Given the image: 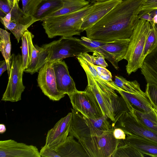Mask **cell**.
<instances>
[{"label":"cell","mask_w":157,"mask_h":157,"mask_svg":"<svg viewBox=\"0 0 157 157\" xmlns=\"http://www.w3.org/2000/svg\"><path fill=\"white\" fill-rule=\"evenodd\" d=\"M93 52L92 55H90L87 53L82 55L86 60L94 64L105 67L108 66V64L105 60V57L102 54L97 51Z\"/></svg>","instance_id":"d6a6232c"},{"label":"cell","mask_w":157,"mask_h":157,"mask_svg":"<svg viewBox=\"0 0 157 157\" xmlns=\"http://www.w3.org/2000/svg\"><path fill=\"white\" fill-rule=\"evenodd\" d=\"M122 0H109L93 3V10L85 17L81 27L82 32L94 25Z\"/></svg>","instance_id":"9a60e30c"},{"label":"cell","mask_w":157,"mask_h":157,"mask_svg":"<svg viewBox=\"0 0 157 157\" xmlns=\"http://www.w3.org/2000/svg\"><path fill=\"white\" fill-rule=\"evenodd\" d=\"M68 96L73 109L85 117L96 119L104 115L95 97L90 91L78 90Z\"/></svg>","instance_id":"9c48e42d"},{"label":"cell","mask_w":157,"mask_h":157,"mask_svg":"<svg viewBox=\"0 0 157 157\" xmlns=\"http://www.w3.org/2000/svg\"><path fill=\"white\" fill-rule=\"evenodd\" d=\"M144 0H122L85 30L86 37L105 42L129 38L140 19L138 9Z\"/></svg>","instance_id":"6da1fadb"},{"label":"cell","mask_w":157,"mask_h":157,"mask_svg":"<svg viewBox=\"0 0 157 157\" xmlns=\"http://www.w3.org/2000/svg\"><path fill=\"white\" fill-rule=\"evenodd\" d=\"M150 22L140 19L129 38L130 41L124 59L127 61L126 69L128 75L140 68L144 59L143 53L150 29Z\"/></svg>","instance_id":"277c9868"},{"label":"cell","mask_w":157,"mask_h":157,"mask_svg":"<svg viewBox=\"0 0 157 157\" xmlns=\"http://www.w3.org/2000/svg\"><path fill=\"white\" fill-rule=\"evenodd\" d=\"M72 117V113H69L60 119L48 131L46 138L45 145L54 149L65 140L69 134Z\"/></svg>","instance_id":"4fadbf2b"},{"label":"cell","mask_w":157,"mask_h":157,"mask_svg":"<svg viewBox=\"0 0 157 157\" xmlns=\"http://www.w3.org/2000/svg\"><path fill=\"white\" fill-rule=\"evenodd\" d=\"M37 81L42 92L50 100L59 101L65 96L58 90L53 62H47L40 69Z\"/></svg>","instance_id":"30bf717a"},{"label":"cell","mask_w":157,"mask_h":157,"mask_svg":"<svg viewBox=\"0 0 157 157\" xmlns=\"http://www.w3.org/2000/svg\"><path fill=\"white\" fill-rule=\"evenodd\" d=\"M90 4L89 1L86 0H63V5L62 7L46 18L75 12L83 8Z\"/></svg>","instance_id":"83f0119b"},{"label":"cell","mask_w":157,"mask_h":157,"mask_svg":"<svg viewBox=\"0 0 157 157\" xmlns=\"http://www.w3.org/2000/svg\"><path fill=\"white\" fill-rule=\"evenodd\" d=\"M113 134L114 138L117 140H124L126 138V134L124 132L119 128L114 127Z\"/></svg>","instance_id":"74e56055"},{"label":"cell","mask_w":157,"mask_h":157,"mask_svg":"<svg viewBox=\"0 0 157 157\" xmlns=\"http://www.w3.org/2000/svg\"><path fill=\"white\" fill-rule=\"evenodd\" d=\"M11 7L14 6L16 5H18L20 0H6Z\"/></svg>","instance_id":"b9f144b4"},{"label":"cell","mask_w":157,"mask_h":157,"mask_svg":"<svg viewBox=\"0 0 157 157\" xmlns=\"http://www.w3.org/2000/svg\"><path fill=\"white\" fill-rule=\"evenodd\" d=\"M69 134L79 140L100 135L113 127L106 115L96 119L87 117L73 109Z\"/></svg>","instance_id":"5b68a950"},{"label":"cell","mask_w":157,"mask_h":157,"mask_svg":"<svg viewBox=\"0 0 157 157\" xmlns=\"http://www.w3.org/2000/svg\"><path fill=\"white\" fill-rule=\"evenodd\" d=\"M124 101L129 110L132 107L137 108L144 113H148L153 110V107L147 97L145 92L143 94H134L129 93L121 89L117 91Z\"/></svg>","instance_id":"2e32d148"},{"label":"cell","mask_w":157,"mask_h":157,"mask_svg":"<svg viewBox=\"0 0 157 157\" xmlns=\"http://www.w3.org/2000/svg\"><path fill=\"white\" fill-rule=\"evenodd\" d=\"M115 85L121 89L127 92L134 94H143L140 85L136 80L129 81L122 76L115 75L113 81Z\"/></svg>","instance_id":"f1b7e54d"},{"label":"cell","mask_w":157,"mask_h":157,"mask_svg":"<svg viewBox=\"0 0 157 157\" xmlns=\"http://www.w3.org/2000/svg\"><path fill=\"white\" fill-rule=\"evenodd\" d=\"M113 127L121 128L127 135L136 136L157 142V132L142 124L129 111L123 114Z\"/></svg>","instance_id":"8fae6325"},{"label":"cell","mask_w":157,"mask_h":157,"mask_svg":"<svg viewBox=\"0 0 157 157\" xmlns=\"http://www.w3.org/2000/svg\"><path fill=\"white\" fill-rule=\"evenodd\" d=\"M34 36L30 32L27 30L21 38V55L24 71L26 68L30 61L33 46V39Z\"/></svg>","instance_id":"484cf974"},{"label":"cell","mask_w":157,"mask_h":157,"mask_svg":"<svg viewBox=\"0 0 157 157\" xmlns=\"http://www.w3.org/2000/svg\"><path fill=\"white\" fill-rule=\"evenodd\" d=\"M129 111L133 114L142 124L157 132V117L154 110L149 112L144 113L132 107Z\"/></svg>","instance_id":"d4e9b609"},{"label":"cell","mask_w":157,"mask_h":157,"mask_svg":"<svg viewBox=\"0 0 157 157\" xmlns=\"http://www.w3.org/2000/svg\"><path fill=\"white\" fill-rule=\"evenodd\" d=\"M0 10L6 14L10 13L11 20L23 25H27L36 19L33 17L26 15L18 5L11 7L6 0H0Z\"/></svg>","instance_id":"603a6c76"},{"label":"cell","mask_w":157,"mask_h":157,"mask_svg":"<svg viewBox=\"0 0 157 157\" xmlns=\"http://www.w3.org/2000/svg\"><path fill=\"white\" fill-rule=\"evenodd\" d=\"M90 3L83 8L70 13L46 18L42 21V25L48 37L57 36L72 37L80 35L81 27L86 16L94 9Z\"/></svg>","instance_id":"3957f363"},{"label":"cell","mask_w":157,"mask_h":157,"mask_svg":"<svg viewBox=\"0 0 157 157\" xmlns=\"http://www.w3.org/2000/svg\"><path fill=\"white\" fill-rule=\"evenodd\" d=\"M0 17H4L6 15V14L5 13L3 12L2 11V10H0Z\"/></svg>","instance_id":"bcb514c9"},{"label":"cell","mask_w":157,"mask_h":157,"mask_svg":"<svg viewBox=\"0 0 157 157\" xmlns=\"http://www.w3.org/2000/svg\"><path fill=\"white\" fill-rule=\"evenodd\" d=\"M140 69L147 83L157 85V46L146 56Z\"/></svg>","instance_id":"d6986e66"},{"label":"cell","mask_w":157,"mask_h":157,"mask_svg":"<svg viewBox=\"0 0 157 157\" xmlns=\"http://www.w3.org/2000/svg\"><path fill=\"white\" fill-rule=\"evenodd\" d=\"M109 0H90L92 3H94L95 2H103Z\"/></svg>","instance_id":"ee69618b"},{"label":"cell","mask_w":157,"mask_h":157,"mask_svg":"<svg viewBox=\"0 0 157 157\" xmlns=\"http://www.w3.org/2000/svg\"><path fill=\"white\" fill-rule=\"evenodd\" d=\"M145 94L151 104L157 106V85L147 83L146 86Z\"/></svg>","instance_id":"e575fe53"},{"label":"cell","mask_w":157,"mask_h":157,"mask_svg":"<svg viewBox=\"0 0 157 157\" xmlns=\"http://www.w3.org/2000/svg\"><path fill=\"white\" fill-rule=\"evenodd\" d=\"M151 105H152L153 106V110H154L156 116L157 117V106H156V105H155L154 104H151Z\"/></svg>","instance_id":"f6af8a7d"},{"label":"cell","mask_w":157,"mask_h":157,"mask_svg":"<svg viewBox=\"0 0 157 157\" xmlns=\"http://www.w3.org/2000/svg\"><path fill=\"white\" fill-rule=\"evenodd\" d=\"M155 24H157V9L149 11Z\"/></svg>","instance_id":"60d3db41"},{"label":"cell","mask_w":157,"mask_h":157,"mask_svg":"<svg viewBox=\"0 0 157 157\" xmlns=\"http://www.w3.org/2000/svg\"><path fill=\"white\" fill-rule=\"evenodd\" d=\"M40 153L42 157H60L54 149L45 144L41 147Z\"/></svg>","instance_id":"8d00e7d4"},{"label":"cell","mask_w":157,"mask_h":157,"mask_svg":"<svg viewBox=\"0 0 157 157\" xmlns=\"http://www.w3.org/2000/svg\"><path fill=\"white\" fill-rule=\"evenodd\" d=\"M114 127L101 134L78 140L89 157H112L121 140L113 135Z\"/></svg>","instance_id":"52a82bcc"},{"label":"cell","mask_w":157,"mask_h":157,"mask_svg":"<svg viewBox=\"0 0 157 157\" xmlns=\"http://www.w3.org/2000/svg\"><path fill=\"white\" fill-rule=\"evenodd\" d=\"M47 54V62H53L94 51L82 44L79 39L62 36L59 39L43 45Z\"/></svg>","instance_id":"8992f818"},{"label":"cell","mask_w":157,"mask_h":157,"mask_svg":"<svg viewBox=\"0 0 157 157\" xmlns=\"http://www.w3.org/2000/svg\"><path fill=\"white\" fill-rule=\"evenodd\" d=\"M86 75L87 85L86 90L92 93L95 97L104 115L113 122L114 126L119 117L124 113L129 111L125 102L118 95L115 90L111 86L113 82L94 78L88 69L81 65Z\"/></svg>","instance_id":"7a4b0ae2"},{"label":"cell","mask_w":157,"mask_h":157,"mask_svg":"<svg viewBox=\"0 0 157 157\" xmlns=\"http://www.w3.org/2000/svg\"><path fill=\"white\" fill-rule=\"evenodd\" d=\"M140 19H143L149 21L150 22H153V19L152 17L149 12L141 11L139 14Z\"/></svg>","instance_id":"f35d334b"},{"label":"cell","mask_w":157,"mask_h":157,"mask_svg":"<svg viewBox=\"0 0 157 157\" xmlns=\"http://www.w3.org/2000/svg\"><path fill=\"white\" fill-rule=\"evenodd\" d=\"M57 88L60 92L68 95L78 90L69 74L68 67L63 60L53 62Z\"/></svg>","instance_id":"5bb4252c"},{"label":"cell","mask_w":157,"mask_h":157,"mask_svg":"<svg viewBox=\"0 0 157 157\" xmlns=\"http://www.w3.org/2000/svg\"><path fill=\"white\" fill-rule=\"evenodd\" d=\"M155 24V26H156V27H157V24Z\"/></svg>","instance_id":"7dc6e473"},{"label":"cell","mask_w":157,"mask_h":157,"mask_svg":"<svg viewBox=\"0 0 157 157\" xmlns=\"http://www.w3.org/2000/svg\"><path fill=\"white\" fill-rule=\"evenodd\" d=\"M6 128L5 125L3 124H0V133L3 134L5 132Z\"/></svg>","instance_id":"7bdbcfd3"},{"label":"cell","mask_w":157,"mask_h":157,"mask_svg":"<svg viewBox=\"0 0 157 157\" xmlns=\"http://www.w3.org/2000/svg\"><path fill=\"white\" fill-rule=\"evenodd\" d=\"M157 9V0H144L139 7L138 10L149 12Z\"/></svg>","instance_id":"d590c367"},{"label":"cell","mask_w":157,"mask_h":157,"mask_svg":"<svg viewBox=\"0 0 157 157\" xmlns=\"http://www.w3.org/2000/svg\"><path fill=\"white\" fill-rule=\"evenodd\" d=\"M121 143L130 145L143 154L151 157H157V142L136 136L127 135Z\"/></svg>","instance_id":"e0dca14e"},{"label":"cell","mask_w":157,"mask_h":157,"mask_svg":"<svg viewBox=\"0 0 157 157\" xmlns=\"http://www.w3.org/2000/svg\"><path fill=\"white\" fill-rule=\"evenodd\" d=\"M144 155L133 147L120 142L112 157H143Z\"/></svg>","instance_id":"f546056e"},{"label":"cell","mask_w":157,"mask_h":157,"mask_svg":"<svg viewBox=\"0 0 157 157\" xmlns=\"http://www.w3.org/2000/svg\"><path fill=\"white\" fill-rule=\"evenodd\" d=\"M8 66L7 63L5 59L0 62V76L6 71L8 70Z\"/></svg>","instance_id":"ab89813d"},{"label":"cell","mask_w":157,"mask_h":157,"mask_svg":"<svg viewBox=\"0 0 157 157\" xmlns=\"http://www.w3.org/2000/svg\"><path fill=\"white\" fill-rule=\"evenodd\" d=\"M54 150L60 157H88L81 144L71 136H68Z\"/></svg>","instance_id":"ac0fdd59"},{"label":"cell","mask_w":157,"mask_h":157,"mask_svg":"<svg viewBox=\"0 0 157 157\" xmlns=\"http://www.w3.org/2000/svg\"><path fill=\"white\" fill-rule=\"evenodd\" d=\"M37 148L9 139L0 141V157H41Z\"/></svg>","instance_id":"7c38bea8"},{"label":"cell","mask_w":157,"mask_h":157,"mask_svg":"<svg viewBox=\"0 0 157 157\" xmlns=\"http://www.w3.org/2000/svg\"><path fill=\"white\" fill-rule=\"evenodd\" d=\"M10 35V33L6 30L0 29V51L8 65V77L10 75L11 68V47Z\"/></svg>","instance_id":"4316f807"},{"label":"cell","mask_w":157,"mask_h":157,"mask_svg":"<svg viewBox=\"0 0 157 157\" xmlns=\"http://www.w3.org/2000/svg\"><path fill=\"white\" fill-rule=\"evenodd\" d=\"M130 41V39H118L106 42L101 47L111 54L118 63L124 59Z\"/></svg>","instance_id":"ffe728a7"},{"label":"cell","mask_w":157,"mask_h":157,"mask_svg":"<svg viewBox=\"0 0 157 157\" xmlns=\"http://www.w3.org/2000/svg\"><path fill=\"white\" fill-rule=\"evenodd\" d=\"M79 40L81 43L94 51H97L101 53L104 56L105 59L108 60L116 69H118V63L111 54L101 47L106 42L92 39L85 36L81 37V39H79Z\"/></svg>","instance_id":"cb8c5ba5"},{"label":"cell","mask_w":157,"mask_h":157,"mask_svg":"<svg viewBox=\"0 0 157 157\" xmlns=\"http://www.w3.org/2000/svg\"><path fill=\"white\" fill-rule=\"evenodd\" d=\"M150 29L145 43L143 54L144 59L157 46V28L154 22H150Z\"/></svg>","instance_id":"4dcf8cb0"},{"label":"cell","mask_w":157,"mask_h":157,"mask_svg":"<svg viewBox=\"0 0 157 157\" xmlns=\"http://www.w3.org/2000/svg\"><path fill=\"white\" fill-rule=\"evenodd\" d=\"M37 21H38L37 20L35 19L26 25L15 22L13 29L10 31L15 36L18 43L19 42L22 36L25 32L28 30V29L31 25Z\"/></svg>","instance_id":"836d02e7"},{"label":"cell","mask_w":157,"mask_h":157,"mask_svg":"<svg viewBox=\"0 0 157 157\" xmlns=\"http://www.w3.org/2000/svg\"><path fill=\"white\" fill-rule=\"evenodd\" d=\"M47 53L42 46L33 44L30 62L24 71L31 75L38 72L47 62Z\"/></svg>","instance_id":"44dd1931"},{"label":"cell","mask_w":157,"mask_h":157,"mask_svg":"<svg viewBox=\"0 0 157 157\" xmlns=\"http://www.w3.org/2000/svg\"><path fill=\"white\" fill-rule=\"evenodd\" d=\"M63 5V0H44L38 6L33 17L42 21L48 16L60 10Z\"/></svg>","instance_id":"7402d4cb"},{"label":"cell","mask_w":157,"mask_h":157,"mask_svg":"<svg viewBox=\"0 0 157 157\" xmlns=\"http://www.w3.org/2000/svg\"><path fill=\"white\" fill-rule=\"evenodd\" d=\"M44 0H21L24 13L27 15L33 17L38 6Z\"/></svg>","instance_id":"1f68e13d"},{"label":"cell","mask_w":157,"mask_h":157,"mask_svg":"<svg viewBox=\"0 0 157 157\" xmlns=\"http://www.w3.org/2000/svg\"><path fill=\"white\" fill-rule=\"evenodd\" d=\"M10 62L11 71L8 82L1 100L15 102L21 100L22 94L25 89L22 80L24 70L22 55L12 54Z\"/></svg>","instance_id":"ba28073f"}]
</instances>
